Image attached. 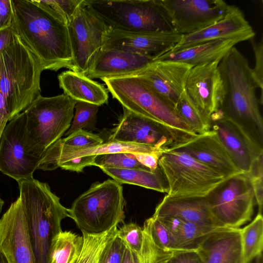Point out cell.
<instances>
[{"label":"cell","mask_w":263,"mask_h":263,"mask_svg":"<svg viewBox=\"0 0 263 263\" xmlns=\"http://www.w3.org/2000/svg\"><path fill=\"white\" fill-rule=\"evenodd\" d=\"M255 56V65L252 68V76L257 88L260 90L259 103L262 104L263 90V40L256 42L253 39L250 40Z\"/></svg>","instance_id":"obj_40"},{"label":"cell","mask_w":263,"mask_h":263,"mask_svg":"<svg viewBox=\"0 0 263 263\" xmlns=\"http://www.w3.org/2000/svg\"><path fill=\"white\" fill-rule=\"evenodd\" d=\"M124 205L121 184L108 179L80 195L69 209V217L82 234H101L124 221Z\"/></svg>","instance_id":"obj_7"},{"label":"cell","mask_w":263,"mask_h":263,"mask_svg":"<svg viewBox=\"0 0 263 263\" xmlns=\"http://www.w3.org/2000/svg\"><path fill=\"white\" fill-rule=\"evenodd\" d=\"M175 110L196 134H201L210 130V121L197 109L185 90L179 99Z\"/></svg>","instance_id":"obj_33"},{"label":"cell","mask_w":263,"mask_h":263,"mask_svg":"<svg viewBox=\"0 0 263 263\" xmlns=\"http://www.w3.org/2000/svg\"><path fill=\"white\" fill-rule=\"evenodd\" d=\"M219 68L222 95L218 112L241 127L262 148V117L248 60L234 47L220 61Z\"/></svg>","instance_id":"obj_2"},{"label":"cell","mask_w":263,"mask_h":263,"mask_svg":"<svg viewBox=\"0 0 263 263\" xmlns=\"http://www.w3.org/2000/svg\"><path fill=\"white\" fill-rule=\"evenodd\" d=\"M174 31L186 35L222 18L229 5L222 0H161Z\"/></svg>","instance_id":"obj_13"},{"label":"cell","mask_w":263,"mask_h":263,"mask_svg":"<svg viewBox=\"0 0 263 263\" xmlns=\"http://www.w3.org/2000/svg\"><path fill=\"white\" fill-rule=\"evenodd\" d=\"M58 79L64 94L76 101L98 106L108 103V89L84 74L69 70L61 72Z\"/></svg>","instance_id":"obj_26"},{"label":"cell","mask_w":263,"mask_h":263,"mask_svg":"<svg viewBox=\"0 0 263 263\" xmlns=\"http://www.w3.org/2000/svg\"><path fill=\"white\" fill-rule=\"evenodd\" d=\"M152 61L148 58L131 52L102 48L95 56L85 76L92 80L126 76L140 70Z\"/></svg>","instance_id":"obj_22"},{"label":"cell","mask_w":263,"mask_h":263,"mask_svg":"<svg viewBox=\"0 0 263 263\" xmlns=\"http://www.w3.org/2000/svg\"><path fill=\"white\" fill-rule=\"evenodd\" d=\"M83 1L45 0L43 2L65 24L67 25Z\"/></svg>","instance_id":"obj_39"},{"label":"cell","mask_w":263,"mask_h":263,"mask_svg":"<svg viewBox=\"0 0 263 263\" xmlns=\"http://www.w3.org/2000/svg\"><path fill=\"white\" fill-rule=\"evenodd\" d=\"M42 65L18 36L0 54V92L11 119L41 95Z\"/></svg>","instance_id":"obj_4"},{"label":"cell","mask_w":263,"mask_h":263,"mask_svg":"<svg viewBox=\"0 0 263 263\" xmlns=\"http://www.w3.org/2000/svg\"><path fill=\"white\" fill-rule=\"evenodd\" d=\"M182 36L175 31L143 33L109 28L102 48L127 51L154 61L171 51Z\"/></svg>","instance_id":"obj_16"},{"label":"cell","mask_w":263,"mask_h":263,"mask_svg":"<svg viewBox=\"0 0 263 263\" xmlns=\"http://www.w3.org/2000/svg\"><path fill=\"white\" fill-rule=\"evenodd\" d=\"M210 129L216 134L231 159L242 173H248L254 161L263 154L241 127L222 117L218 111L210 118Z\"/></svg>","instance_id":"obj_18"},{"label":"cell","mask_w":263,"mask_h":263,"mask_svg":"<svg viewBox=\"0 0 263 263\" xmlns=\"http://www.w3.org/2000/svg\"><path fill=\"white\" fill-rule=\"evenodd\" d=\"M111 29L133 32L175 31L161 0H86Z\"/></svg>","instance_id":"obj_9"},{"label":"cell","mask_w":263,"mask_h":263,"mask_svg":"<svg viewBox=\"0 0 263 263\" xmlns=\"http://www.w3.org/2000/svg\"><path fill=\"white\" fill-rule=\"evenodd\" d=\"M109 141L142 144L161 151L175 144L171 136L159 124L125 108Z\"/></svg>","instance_id":"obj_19"},{"label":"cell","mask_w":263,"mask_h":263,"mask_svg":"<svg viewBox=\"0 0 263 263\" xmlns=\"http://www.w3.org/2000/svg\"><path fill=\"white\" fill-rule=\"evenodd\" d=\"M155 217L163 223L170 231L177 249L181 251H196L209 234L222 228L201 226L172 216Z\"/></svg>","instance_id":"obj_27"},{"label":"cell","mask_w":263,"mask_h":263,"mask_svg":"<svg viewBox=\"0 0 263 263\" xmlns=\"http://www.w3.org/2000/svg\"><path fill=\"white\" fill-rule=\"evenodd\" d=\"M92 165L100 168L112 167L150 170L138 161L134 153H111L96 156Z\"/></svg>","instance_id":"obj_34"},{"label":"cell","mask_w":263,"mask_h":263,"mask_svg":"<svg viewBox=\"0 0 263 263\" xmlns=\"http://www.w3.org/2000/svg\"><path fill=\"white\" fill-rule=\"evenodd\" d=\"M247 263H262V255L255 257Z\"/></svg>","instance_id":"obj_48"},{"label":"cell","mask_w":263,"mask_h":263,"mask_svg":"<svg viewBox=\"0 0 263 263\" xmlns=\"http://www.w3.org/2000/svg\"><path fill=\"white\" fill-rule=\"evenodd\" d=\"M103 143L98 135L80 129L60 139L52 146L59 149H78L96 147Z\"/></svg>","instance_id":"obj_35"},{"label":"cell","mask_w":263,"mask_h":263,"mask_svg":"<svg viewBox=\"0 0 263 263\" xmlns=\"http://www.w3.org/2000/svg\"><path fill=\"white\" fill-rule=\"evenodd\" d=\"M17 37L18 35L11 25L0 30V54L7 47L16 41Z\"/></svg>","instance_id":"obj_45"},{"label":"cell","mask_w":263,"mask_h":263,"mask_svg":"<svg viewBox=\"0 0 263 263\" xmlns=\"http://www.w3.org/2000/svg\"><path fill=\"white\" fill-rule=\"evenodd\" d=\"M242 257L246 263L262 255L263 217L258 213L248 225L240 229Z\"/></svg>","instance_id":"obj_30"},{"label":"cell","mask_w":263,"mask_h":263,"mask_svg":"<svg viewBox=\"0 0 263 263\" xmlns=\"http://www.w3.org/2000/svg\"><path fill=\"white\" fill-rule=\"evenodd\" d=\"M251 39L248 36H240L213 40L185 49L170 51L155 60L182 62L193 67L205 63L220 61L236 44Z\"/></svg>","instance_id":"obj_24"},{"label":"cell","mask_w":263,"mask_h":263,"mask_svg":"<svg viewBox=\"0 0 263 263\" xmlns=\"http://www.w3.org/2000/svg\"><path fill=\"white\" fill-rule=\"evenodd\" d=\"M162 153H134L136 158L143 166L151 171L158 167V161Z\"/></svg>","instance_id":"obj_44"},{"label":"cell","mask_w":263,"mask_h":263,"mask_svg":"<svg viewBox=\"0 0 263 263\" xmlns=\"http://www.w3.org/2000/svg\"><path fill=\"white\" fill-rule=\"evenodd\" d=\"M72 54V70L86 75L102 48L109 28L83 0L67 25Z\"/></svg>","instance_id":"obj_11"},{"label":"cell","mask_w":263,"mask_h":263,"mask_svg":"<svg viewBox=\"0 0 263 263\" xmlns=\"http://www.w3.org/2000/svg\"><path fill=\"white\" fill-rule=\"evenodd\" d=\"M255 33L242 11L229 5L224 15L216 22L194 33L183 35L171 51H177L219 39L248 36L254 39Z\"/></svg>","instance_id":"obj_21"},{"label":"cell","mask_w":263,"mask_h":263,"mask_svg":"<svg viewBox=\"0 0 263 263\" xmlns=\"http://www.w3.org/2000/svg\"><path fill=\"white\" fill-rule=\"evenodd\" d=\"M206 197L212 215L220 228H239L252 219L255 199L246 174L227 179Z\"/></svg>","instance_id":"obj_10"},{"label":"cell","mask_w":263,"mask_h":263,"mask_svg":"<svg viewBox=\"0 0 263 263\" xmlns=\"http://www.w3.org/2000/svg\"><path fill=\"white\" fill-rule=\"evenodd\" d=\"M163 263H202L196 251H185L177 253Z\"/></svg>","instance_id":"obj_43"},{"label":"cell","mask_w":263,"mask_h":263,"mask_svg":"<svg viewBox=\"0 0 263 263\" xmlns=\"http://www.w3.org/2000/svg\"><path fill=\"white\" fill-rule=\"evenodd\" d=\"M0 263H8L3 255L0 253Z\"/></svg>","instance_id":"obj_49"},{"label":"cell","mask_w":263,"mask_h":263,"mask_svg":"<svg viewBox=\"0 0 263 263\" xmlns=\"http://www.w3.org/2000/svg\"><path fill=\"white\" fill-rule=\"evenodd\" d=\"M77 101L65 94L36 97L23 111L28 152L41 159L69 128Z\"/></svg>","instance_id":"obj_6"},{"label":"cell","mask_w":263,"mask_h":263,"mask_svg":"<svg viewBox=\"0 0 263 263\" xmlns=\"http://www.w3.org/2000/svg\"><path fill=\"white\" fill-rule=\"evenodd\" d=\"M202 263L243 261L240 229L220 228L209 234L196 250Z\"/></svg>","instance_id":"obj_23"},{"label":"cell","mask_w":263,"mask_h":263,"mask_svg":"<svg viewBox=\"0 0 263 263\" xmlns=\"http://www.w3.org/2000/svg\"><path fill=\"white\" fill-rule=\"evenodd\" d=\"M98 107V106L93 104L77 101L70 126L65 135L69 136L84 128L93 126L96 121Z\"/></svg>","instance_id":"obj_36"},{"label":"cell","mask_w":263,"mask_h":263,"mask_svg":"<svg viewBox=\"0 0 263 263\" xmlns=\"http://www.w3.org/2000/svg\"><path fill=\"white\" fill-rule=\"evenodd\" d=\"M192 67L182 62L155 60L128 76L138 78L148 89L175 109L179 99L185 90L187 77Z\"/></svg>","instance_id":"obj_14"},{"label":"cell","mask_w":263,"mask_h":263,"mask_svg":"<svg viewBox=\"0 0 263 263\" xmlns=\"http://www.w3.org/2000/svg\"><path fill=\"white\" fill-rule=\"evenodd\" d=\"M11 120L5 99L0 92V138L7 123Z\"/></svg>","instance_id":"obj_46"},{"label":"cell","mask_w":263,"mask_h":263,"mask_svg":"<svg viewBox=\"0 0 263 263\" xmlns=\"http://www.w3.org/2000/svg\"><path fill=\"white\" fill-rule=\"evenodd\" d=\"M101 169L121 184H134L162 193H167L166 182L159 166L155 171L112 167Z\"/></svg>","instance_id":"obj_28"},{"label":"cell","mask_w":263,"mask_h":263,"mask_svg":"<svg viewBox=\"0 0 263 263\" xmlns=\"http://www.w3.org/2000/svg\"><path fill=\"white\" fill-rule=\"evenodd\" d=\"M26 213L36 263H50L51 249L62 231L61 223L69 209L60 202L49 185L33 178L17 183Z\"/></svg>","instance_id":"obj_3"},{"label":"cell","mask_w":263,"mask_h":263,"mask_svg":"<svg viewBox=\"0 0 263 263\" xmlns=\"http://www.w3.org/2000/svg\"><path fill=\"white\" fill-rule=\"evenodd\" d=\"M122 263H144L140 255L126 247Z\"/></svg>","instance_id":"obj_47"},{"label":"cell","mask_w":263,"mask_h":263,"mask_svg":"<svg viewBox=\"0 0 263 263\" xmlns=\"http://www.w3.org/2000/svg\"><path fill=\"white\" fill-rule=\"evenodd\" d=\"M0 253L8 263H36L26 213L19 197L0 219Z\"/></svg>","instance_id":"obj_15"},{"label":"cell","mask_w":263,"mask_h":263,"mask_svg":"<svg viewBox=\"0 0 263 263\" xmlns=\"http://www.w3.org/2000/svg\"><path fill=\"white\" fill-rule=\"evenodd\" d=\"M4 201L0 198V214L3 209V205L4 204Z\"/></svg>","instance_id":"obj_50"},{"label":"cell","mask_w":263,"mask_h":263,"mask_svg":"<svg viewBox=\"0 0 263 263\" xmlns=\"http://www.w3.org/2000/svg\"><path fill=\"white\" fill-rule=\"evenodd\" d=\"M142 229L149 236L154 245L164 253L173 256L181 252L177 249L170 231L156 217L152 216L147 219Z\"/></svg>","instance_id":"obj_32"},{"label":"cell","mask_w":263,"mask_h":263,"mask_svg":"<svg viewBox=\"0 0 263 263\" xmlns=\"http://www.w3.org/2000/svg\"><path fill=\"white\" fill-rule=\"evenodd\" d=\"M263 154L253 162L250 171L246 174L252 186L255 202L258 205V213L262 214L263 201Z\"/></svg>","instance_id":"obj_38"},{"label":"cell","mask_w":263,"mask_h":263,"mask_svg":"<svg viewBox=\"0 0 263 263\" xmlns=\"http://www.w3.org/2000/svg\"><path fill=\"white\" fill-rule=\"evenodd\" d=\"M220 61L205 63L191 69L185 91L200 112L210 121L218 111L222 95Z\"/></svg>","instance_id":"obj_17"},{"label":"cell","mask_w":263,"mask_h":263,"mask_svg":"<svg viewBox=\"0 0 263 263\" xmlns=\"http://www.w3.org/2000/svg\"><path fill=\"white\" fill-rule=\"evenodd\" d=\"M184 152L229 178L242 173L212 129L168 148Z\"/></svg>","instance_id":"obj_20"},{"label":"cell","mask_w":263,"mask_h":263,"mask_svg":"<svg viewBox=\"0 0 263 263\" xmlns=\"http://www.w3.org/2000/svg\"><path fill=\"white\" fill-rule=\"evenodd\" d=\"M117 236L124 243L126 248L139 255L144 243V233L142 228L135 223L124 224L118 229Z\"/></svg>","instance_id":"obj_37"},{"label":"cell","mask_w":263,"mask_h":263,"mask_svg":"<svg viewBox=\"0 0 263 263\" xmlns=\"http://www.w3.org/2000/svg\"><path fill=\"white\" fill-rule=\"evenodd\" d=\"M83 236L71 231H61L50 252V263H76L81 252Z\"/></svg>","instance_id":"obj_29"},{"label":"cell","mask_w":263,"mask_h":263,"mask_svg":"<svg viewBox=\"0 0 263 263\" xmlns=\"http://www.w3.org/2000/svg\"><path fill=\"white\" fill-rule=\"evenodd\" d=\"M241 263H246V262L243 261Z\"/></svg>","instance_id":"obj_51"},{"label":"cell","mask_w":263,"mask_h":263,"mask_svg":"<svg viewBox=\"0 0 263 263\" xmlns=\"http://www.w3.org/2000/svg\"><path fill=\"white\" fill-rule=\"evenodd\" d=\"M117 226L98 234L83 233V243L76 263H98L106 245L117 235Z\"/></svg>","instance_id":"obj_31"},{"label":"cell","mask_w":263,"mask_h":263,"mask_svg":"<svg viewBox=\"0 0 263 263\" xmlns=\"http://www.w3.org/2000/svg\"><path fill=\"white\" fill-rule=\"evenodd\" d=\"M102 80L112 97L124 108L159 124L171 136L175 144L186 142L197 135L175 109L138 78L126 76Z\"/></svg>","instance_id":"obj_5"},{"label":"cell","mask_w":263,"mask_h":263,"mask_svg":"<svg viewBox=\"0 0 263 263\" xmlns=\"http://www.w3.org/2000/svg\"><path fill=\"white\" fill-rule=\"evenodd\" d=\"M12 27L39 59L44 70H72L67 26L43 0H11Z\"/></svg>","instance_id":"obj_1"},{"label":"cell","mask_w":263,"mask_h":263,"mask_svg":"<svg viewBox=\"0 0 263 263\" xmlns=\"http://www.w3.org/2000/svg\"><path fill=\"white\" fill-rule=\"evenodd\" d=\"M41 159L30 155L26 143L24 111L10 120L0 138V171L17 182L33 178Z\"/></svg>","instance_id":"obj_12"},{"label":"cell","mask_w":263,"mask_h":263,"mask_svg":"<svg viewBox=\"0 0 263 263\" xmlns=\"http://www.w3.org/2000/svg\"><path fill=\"white\" fill-rule=\"evenodd\" d=\"M126 246L117 235L106 246L98 263H122Z\"/></svg>","instance_id":"obj_41"},{"label":"cell","mask_w":263,"mask_h":263,"mask_svg":"<svg viewBox=\"0 0 263 263\" xmlns=\"http://www.w3.org/2000/svg\"><path fill=\"white\" fill-rule=\"evenodd\" d=\"M13 12L11 0H0V30L10 27Z\"/></svg>","instance_id":"obj_42"},{"label":"cell","mask_w":263,"mask_h":263,"mask_svg":"<svg viewBox=\"0 0 263 263\" xmlns=\"http://www.w3.org/2000/svg\"><path fill=\"white\" fill-rule=\"evenodd\" d=\"M153 216L175 217L201 226L220 228L212 215L206 197L170 198L165 196Z\"/></svg>","instance_id":"obj_25"},{"label":"cell","mask_w":263,"mask_h":263,"mask_svg":"<svg viewBox=\"0 0 263 263\" xmlns=\"http://www.w3.org/2000/svg\"><path fill=\"white\" fill-rule=\"evenodd\" d=\"M158 166L164 176L170 198H204L228 179L223 174L180 151L167 149Z\"/></svg>","instance_id":"obj_8"}]
</instances>
